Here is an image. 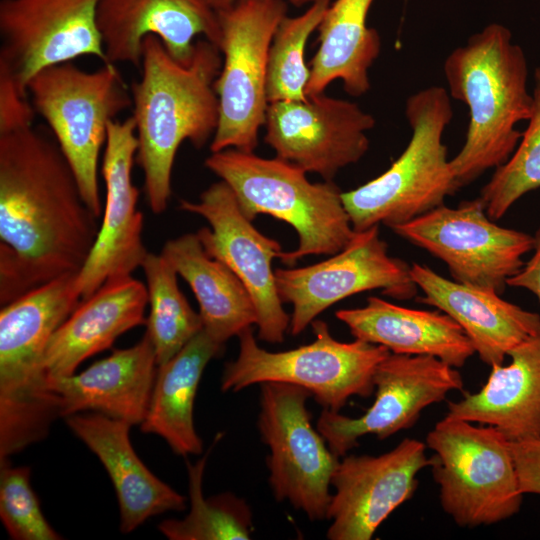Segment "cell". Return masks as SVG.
Returning <instances> with one entry per match:
<instances>
[{
  "instance_id": "obj_1",
  "label": "cell",
  "mask_w": 540,
  "mask_h": 540,
  "mask_svg": "<svg viewBox=\"0 0 540 540\" xmlns=\"http://www.w3.org/2000/svg\"><path fill=\"white\" fill-rule=\"evenodd\" d=\"M57 144L33 126L0 134V303L83 267L100 224Z\"/></svg>"
},
{
  "instance_id": "obj_2",
  "label": "cell",
  "mask_w": 540,
  "mask_h": 540,
  "mask_svg": "<svg viewBox=\"0 0 540 540\" xmlns=\"http://www.w3.org/2000/svg\"><path fill=\"white\" fill-rule=\"evenodd\" d=\"M222 67L219 48L195 44L189 64L175 60L153 35L143 41L141 77L131 85L137 136L136 163L144 174L148 205L160 214L168 206L175 156L184 141L202 147L219 122L215 81Z\"/></svg>"
},
{
  "instance_id": "obj_3",
  "label": "cell",
  "mask_w": 540,
  "mask_h": 540,
  "mask_svg": "<svg viewBox=\"0 0 540 540\" xmlns=\"http://www.w3.org/2000/svg\"><path fill=\"white\" fill-rule=\"evenodd\" d=\"M450 96L469 110L465 142L450 160L461 188L504 164L516 149L532 108L528 63L511 31L491 23L455 48L443 65Z\"/></svg>"
},
{
  "instance_id": "obj_4",
  "label": "cell",
  "mask_w": 540,
  "mask_h": 540,
  "mask_svg": "<svg viewBox=\"0 0 540 540\" xmlns=\"http://www.w3.org/2000/svg\"><path fill=\"white\" fill-rule=\"evenodd\" d=\"M76 274L39 286L0 311V461L42 440L60 417L44 369L53 333L79 305Z\"/></svg>"
},
{
  "instance_id": "obj_5",
  "label": "cell",
  "mask_w": 540,
  "mask_h": 540,
  "mask_svg": "<svg viewBox=\"0 0 540 540\" xmlns=\"http://www.w3.org/2000/svg\"><path fill=\"white\" fill-rule=\"evenodd\" d=\"M204 164L232 189L249 220L266 214L294 228L298 246L280 257L288 266L309 255H334L356 234L332 181L312 183L290 162L235 148L212 152Z\"/></svg>"
},
{
  "instance_id": "obj_6",
  "label": "cell",
  "mask_w": 540,
  "mask_h": 540,
  "mask_svg": "<svg viewBox=\"0 0 540 540\" xmlns=\"http://www.w3.org/2000/svg\"><path fill=\"white\" fill-rule=\"evenodd\" d=\"M405 116L412 135L402 154L378 177L342 192L356 232L409 222L443 205L460 188L442 141L453 117L446 89L434 85L412 94Z\"/></svg>"
},
{
  "instance_id": "obj_7",
  "label": "cell",
  "mask_w": 540,
  "mask_h": 540,
  "mask_svg": "<svg viewBox=\"0 0 540 540\" xmlns=\"http://www.w3.org/2000/svg\"><path fill=\"white\" fill-rule=\"evenodd\" d=\"M27 95L69 162L85 202L100 218L99 156L107 127L132 106L116 65L103 63L92 72L72 62L46 67L29 81Z\"/></svg>"
},
{
  "instance_id": "obj_8",
  "label": "cell",
  "mask_w": 540,
  "mask_h": 540,
  "mask_svg": "<svg viewBox=\"0 0 540 540\" xmlns=\"http://www.w3.org/2000/svg\"><path fill=\"white\" fill-rule=\"evenodd\" d=\"M444 512L462 528L493 525L519 512L511 442L495 427L445 416L426 436Z\"/></svg>"
},
{
  "instance_id": "obj_9",
  "label": "cell",
  "mask_w": 540,
  "mask_h": 540,
  "mask_svg": "<svg viewBox=\"0 0 540 540\" xmlns=\"http://www.w3.org/2000/svg\"><path fill=\"white\" fill-rule=\"evenodd\" d=\"M311 324L315 336L311 343L280 352L260 347L251 327L242 331L239 354L226 365L221 390L238 392L265 382L288 383L306 389L323 408L334 412L352 396H370L374 372L391 352L360 339L338 341L322 320Z\"/></svg>"
},
{
  "instance_id": "obj_10",
  "label": "cell",
  "mask_w": 540,
  "mask_h": 540,
  "mask_svg": "<svg viewBox=\"0 0 540 540\" xmlns=\"http://www.w3.org/2000/svg\"><path fill=\"white\" fill-rule=\"evenodd\" d=\"M222 67L215 81L219 122L211 152H254L269 105L267 67L274 34L287 16L284 0H236L217 9Z\"/></svg>"
},
{
  "instance_id": "obj_11",
  "label": "cell",
  "mask_w": 540,
  "mask_h": 540,
  "mask_svg": "<svg viewBox=\"0 0 540 540\" xmlns=\"http://www.w3.org/2000/svg\"><path fill=\"white\" fill-rule=\"evenodd\" d=\"M257 426L269 447V484L278 501H288L312 521L327 519L331 479L339 457L311 423L306 389L288 383L260 384Z\"/></svg>"
},
{
  "instance_id": "obj_12",
  "label": "cell",
  "mask_w": 540,
  "mask_h": 540,
  "mask_svg": "<svg viewBox=\"0 0 540 540\" xmlns=\"http://www.w3.org/2000/svg\"><path fill=\"white\" fill-rule=\"evenodd\" d=\"M479 198L444 204L391 229L443 261L454 281L501 294L524 265L534 236L497 225Z\"/></svg>"
},
{
  "instance_id": "obj_13",
  "label": "cell",
  "mask_w": 540,
  "mask_h": 540,
  "mask_svg": "<svg viewBox=\"0 0 540 540\" xmlns=\"http://www.w3.org/2000/svg\"><path fill=\"white\" fill-rule=\"evenodd\" d=\"M277 291L292 306L290 332H303L316 317L340 300L374 289L397 300L417 294L410 266L391 257L378 225L356 232L350 243L329 259L292 269L275 270Z\"/></svg>"
},
{
  "instance_id": "obj_14",
  "label": "cell",
  "mask_w": 540,
  "mask_h": 540,
  "mask_svg": "<svg viewBox=\"0 0 540 540\" xmlns=\"http://www.w3.org/2000/svg\"><path fill=\"white\" fill-rule=\"evenodd\" d=\"M179 207L209 223L196 234L208 255L224 263L248 290L257 311L258 338L281 343L290 327L272 268L283 253L281 244L255 228L222 180L205 189L197 202L181 200Z\"/></svg>"
},
{
  "instance_id": "obj_15",
  "label": "cell",
  "mask_w": 540,
  "mask_h": 540,
  "mask_svg": "<svg viewBox=\"0 0 540 540\" xmlns=\"http://www.w3.org/2000/svg\"><path fill=\"white\" fill-rule=\"evenodd\" d=\"M100 1L1 0L0 72L27 95L29 81L46 67L81 56L106 63L97 25Z\"/></svg>"
},
{
  "instance_id": "obj_16",
  "label": "cell",
  "mask_w": 540,
  "mask_h": 540,
  "mask_svg": "<svg viewBox=\"0 0 540 540\" xmlns=\"http://www.w3.org/2000/svg\"><path fill=\"white\" fill-rule=\"evenodd\" d=\"M373 384L374 402L361 416L348 417L325 408L319 416L316 428L339 458L364 435L385 440L412 427L425 408L464 387L457 368L436 357L393 353L378 364Z\"/></svg>"
},
{
  "instance_id": "obj_17",
  "label": "cell",
  "mask_w": 540,
  "mask_h": 540,
  "mask_svg": "<svg viewBox=\"0 0 540 540\" xmlns=\"http://www.w3.org/2000/svg\"><path fill=\"white\" fill-rule=\"evenodd\" d=\"M376 121L356 102L322 94L269 103L264 141L276 157L332 181L369 149Z\"/></svg>"
},
{
  "instance_id": "obj_18",
  "label": "cell",
  "mask_w": 540,
  "mask_h": 540,
  "mask_svg": "<svg viewBox=\"0 0 540 540\" xmlns=\"http://www.w3.org/2000/svg\"><path fill=\"white\" fill-rule=\"evenodd\" d=\"M426 443L403 439L378 455H345L333 473L335 493L327 511L330 540H370L379 526L418 486V473L430 465Z\"/></svg>"
},
{
  "instance_id": "obj_19",
  "label": "cell",
  "mask_w": 540,
  "mask_h": 540,
  "mask_svg": "<svg viewBox=\"0 0 540 540\" xmlns=\"http://www.w3.org/2000/svg\"><path fill=\"white\" fill-rule=\"evenodd\" d=\"M138 142L133 117L112 120L101 164L106 196L96 241L75 279L84 300L107 280L130 276L148 254L143 243L139 190L132 181Z\"/></svg>"
},
{
  "instance_id": "obj_20",
  "label": "cell",
  "mask_w": 540,
  "mask_h": 540,
  "mask_svg": "<svg viewBox=\"0 0 540 540\" xmlns=\"http://www.w3.org/2000/svg\"><path fill=\"white\" fill-rule=\"evenodd\" d=\"M106 63L141 65L143 41L158 37L168 53L187 65L194 38L204 36L218 47L221 29L208 0H101L97 10Z\"/></svg>"
},
{
  "instance_id": "obj_21",
  "label": "cell",
  "mask_w": 540,
  "mask_h": 540,
  "mask_svg": "<svg viewBox=\"0 0 540 540\" xmlns=\"http://www.w3.org/2000/svg\"><path fill=\"white\" fill-rule=\"evenodd\" d=\"M412 280L424 297L421 303L450 316L465 332L475 353L492 366L508 352L540 333V315L510 303L500 294L449 280L427 266L413 263Z\"/></svg>"
},
{
  "instance_id": "obj_22",
  "label": "cell",
  "mask_w": 540,
  "mask_h": 540,
  "mask_svg": "<svg viewBox=\"0 0 540 540\" xmlns=\"http://www.w3.org/2000/svg\"><path fill=\"white\" fill-rule=\"evenodd\" d=\"M157 361L145 334L134 346L117 349L79 374L49 382L58 397L60 417L94 411L127 424H141L146 416Z\"/></svg>"
},
{
  "instance_id": "obj_23",
  "label": "cell",
  "mask_w": 540,
  "mask_h": 540,
  "mask_svg": "<svg viewBox=\"0 0 540 540\" xmlns=\"http://www.w3.org/2000/svg\"><path fill=\"white\" fill-rule=\"evenodd\" d=\"M147 305L146 285L132 275L107 280L81 300L48 342L44 354L48 382L74 374L84 360L146 323Z\"/></svg>"
},
{
  "instance_id": "obj_24",
  "label": "cell",
  "mask_w": 540,
  "mask_h": 540,
  "mask_svg": "<svg viewBox=\"0 0 540 540\" xmlns=\"http://www.w3.org/2000/svg\"><path fill=\"white\" fill-rule=\"evenodd\" d=\"M66 423L105 467L116 492L122 532L135 530L152 516L185 509V498L156 477L135 453L129 424L97 412L70 415Z\"/></svg>"
},
{
  "instance_id": "obj_25",
  "label": "cell",
  "mask_w": 540,
  "mask_h": 540,
  "mask_svg": "<svg viewBox=\"0 0 540 540\" xmlns=\"http://www.w3.org/2000/svg\"><path fill=\"white\" fill-rule=\"evenodd\" d=\"M508 356V365L491 366L480 390L448 402L446 416L495 427L510 442L540 438V333Z\"/></svg>"
},
{
  "instance_id": "obj_26",
  "label": "cell",
  "mask_w": 540,
  "mask_h": 540,
  "mask_svg": "<svg viewBox=\"0 0 540 540\" xmlns=\"http://www.w3.org/2000/svg\"><path fill=\"white\" fill-rule=\"evenodd\" d=\"M335 315L355 339L382 345L393 354L433 356L460 368L475 353L463 329L440 310L411 309L370 296L364 307Z\"/></svg>"
},
{
  "instance_id": "obj_27",
  "label": "cell",
  "mask_w": 540,
  "mask_h": 540,
  "mask_svg": "<svg viewBox=\"0 0 540 540\" xmlns=\"http://www.w3.org/2000/svg\"><path fill=\"white\" fill-rule=\"evenodd\" d=\"M161 254L191 287L200 308L203 330L224 344L257 324L254 302L240 279L205 251L196 233L168 240Z\"/></svg>"
},
{
  "instance_id": "obj_28",
  "label": "cell",
  "mask_w": 540,
  "mask_h": 540,
  "mask_svg": "<svg viewBox=\"0 0 540 540\" xmlns=\"http://www.w3.org/2000/svg\"><path fill=\"white\" fill-rule=\"evenodd\" d=\"M373 1L330 2L318 27L319 48L311 61L307 96L324 93L335 80L354 97L369 91V70L381 50L377 30L367 25Z\"/></svg>"
},
{
  "instance_id": "obj_29",
  "label": "cell",
  "mask_w": 540,
  "mask_h": 540,
  "mask_svg": "<svg viewBox=\"0 0 540 540\" xmlns=\"http://www.w3.org/2000/svg\"><path fill=\"white\" fill-rule=\"evenodd\" d=\"M222 348L223 344L214 341L202 329L157 368L141 430L162 437L178 455L200 454L203 450L194 427V401L205 367Z\"/></svg>"
},
{
  "instance_id": "obj_30",
  "label": "cell",
  "mask_w": 540,
  "mask_h": 540,
  "mask_svg": "<svg viewBox=\"0 0 540 540\" xmlns=\"http://www.w3.org/2000/svg\"><path fill=\"white\" fill-rule=\"evenodd\" d=\"M141 267L150 309L145 334L151 340L159 366L197 335L203 323L179 289L176 270L161 253L148 252Z\"/></svg>"
},
{
  "instance_id": "obj_31",
  "label": "cell",
  "mask_w": 540,
  "mask_h": 540,
  "mask_svg": "<svg viewBox=\"0 0 540 540\" xmlns=\"http://www.w3.org/2000/svg\"><path fill=\"white\" fill-rule=\"evenodd\" d=\"M207 455L187 463L190 511L181 520L168 519L158 529L171 540L250 539L252 513L246 502L231 493L204 498L202 479Z\"/></svg>"
},
{
  "instance_id": "obj_32",
  "label": "cell",
  "mask_w": 540,
  "mask_h": 540,
  "mask_svg": "<svg viewBox=\"0 0 540 540\" xmlns=\"http://www.w3.org/2000/svg\"><path fill=\"white\" fill-rule=\"evenodd\" d=\"M330 0H318L298 16H286L279 24L268 56V102L305 100L310 68L305 63V46L318 29Z\"/></svg>"
},
{
  "instance_id": "obj_33",
  "label": "cell",
  "mask_w": 540,
  "mask_h": 540,
  "mask_svg": "<svg viewBox=\"0 0 540 540\" xmlns=\"http://www.w3.org/2000/svg\"><path fill=\"white\" fill-rule=\"evenodd\" d=\"M528 125L510 156L497 167L478 197L488 217L498 220L526 193L540 188V66L534 70Z\"/></svg>"
},
{
  "instance_id": "obj_34",
  "label": "cell",
  "mask_w": 540,
  "mask_h": 540,
  "mask_svg": "<svg viewBox=\"0 0 540 540\" xmlns=\"http://www.w3.org/2000/svg\"><path fill=\"white\" fill-rule=\"evenodd\" d=\"M0 518L15 540H59L30 485V468L0 462Z\"/></svg>"
},
{
  "instance_id": "obj_35",
  "label": "cell",
  "mask_w": 540,
  "mask_h": 540,
  "mask_svg": "<svg viewBox=\"0 0 540 540\" xmlns=\"http://www.w3.org/2000/svg\"><path fill=\"white\" fill-rule=\"evenodd\" d=\"M35 111L28 96L0 72V134L32 126Z\"/></svg>"
},
{
  "instance_id": "obj_36",
  "label": "cell",
  "mask_w": 540,
  "mask_h": 540,
  "mask_svg": "<svg viewBox=\"0 0 540 540\" xmlns=\"http://www.w3.org/2000/svg\"><path fill=\"white\" fill-rule=\"evenodd\" d=\"M511 451L522 493L540 495V438L511 442Z\"/></svg>"
},
{
  "instance_id": "obj_37",
  "label": "cell",
  "mask_w": 540,
  "mask_h": 540,
  "mask_svg": "<svg viewBox=\"0 0 540 540\" xmlns=\"http://www.w3.org/2000/svg\"><path fill=\"white\" fill-rule=\"evenodd\" d=\"M533 250L532 257L507 281V285L527 289L540 301V228L534 235Z\"/></svg>"
},
{
  "instance_id": "obj_38",
  "label": "cell",
  "mask_w": 540,
  "mask_h": 540,
  "mask_svg": "<svg viewBox=\"0 0 540 540\" xmlns=\"http://www.w3.org/2000/svg\"><path fill=\"white\" fill-rule=\"evenodd\" d=\"M236 0H208L214 9H220L226 7ZM318 0H290V2L296 7H302L305 5H311Z\"/></svg>"
}]
</instances>
